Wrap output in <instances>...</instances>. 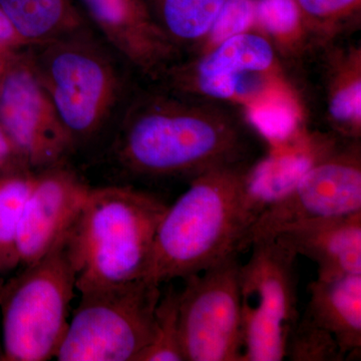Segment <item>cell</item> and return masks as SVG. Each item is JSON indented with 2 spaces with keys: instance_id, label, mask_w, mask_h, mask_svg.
I'll list each match as a JSON object with an SVG mask.
<instances>
[{
  "instance_id": "6da1fadb",
  "label": "cell",
  "mask_w": 361,
  "mask_h": 361,
  "mask_svg": "<svg viewBox=\"0 0 361 361\" xmlns=\"http://www.w3.org/2000/svg\"><path fill=\"white\" fill-rule=\"evenodd\" d=\"M269 147L243 109L159 85L133 97L113 154L133 177L190 182L216 169L252 165Z\"/></svg>"
},
{
  "instance_id": "7a4b0ae2",
  "label": "cell",
  "mask_w": 361,
  "mask_h": 361,
  "mask_svg": "<svg viewBox=\"0 0 361 361\" xmlns=\"http://www.w3.org/2000/svg\"><path fill=\"white\" fill-rule=\"evenodd\" d=\"M252 165L216 169L190 180L159 223L147 279L161 286L243 251L253 223L246 202Z\"/></svg>"
},
{
  "instance_id": "3957f363",
  "label": "cell",
  "mask_w": 361,
  "mask_h": 361,
  "mask_svg": "<svg viewBox=\"0 0 361 361\" xmlns=\"http://www.w3.org/2000/svg\"><path fill=\"white\" fill-rule=\"evenodd\" d=\"M156 82L179 94L239 106L258 127L269 116L292 123L305 118L290 73L274 45L254 30L180 59Z\"/></svg>"
},
{
  "instance_id": "277c9868",
  "label": "cell",
  "mask_w": 361,
  "mask_h": 361,
  "mask_svg": "<svg viewBox=\"0 0 361 361\" xmlns=\"http://www.w3.org/2000/svg\"><path fill=\"white\" fill-rule=\"evenodd\" d=\"M168 204L133 186L90 188L68 246L80 294L146 278Z\"/></svg>"
},
{
  "instance_id": "5b68a950",
  "label": "cell",
  "mask_w": 361,
  "mask_h": 361,
  "mask_svg": "<svg viewBox=\"0 0 361 361\" xmlns=\"http://www.w3.org/2000/svg\"><path fill=\"white\" fill-rule=\"evenodd\" d=\"M68 233L47 255L20 267L16 276L0 285L2 360L56 357L77 291Z\"/></svg>"
},
{
  "instance_id": "8992f818",
  "label": "cell",
  "mask_w": 361,
  "mask_h": 361,
  "mask_svg": "<svg viewBox=\"0 0 361 361\" xmlns=\"http://www.w3.org/2000/svg\"><path fill=\"white\" fill-rule=\"evenodd\" d=\"M28 49L75 147L99 135L123 97V78L110 54L89 30Z\"/></svg>"
},
{
  "instance_id": "52a82bcc",
  "label": "cell",
  "mask_w": 361,
  "mask_h": 361,
  "mask_svg": "<svg viewBox=\"0 0 361 361\" xmlns=\"http://www.w3.org/2000/svg\"><path fill=\"white\" fill-rule=\"evenodd\" d=\"M161 285L142 278L80 294L59 361H137L153 338Z\"/></svg>"
},
{
  "instance_id": "ba28073f",
  "label": "cell",
  "mask_w": 361,
  "mask_h": 361,
  "mask_svg": "<svg viewBox=\"0 0 361 361\" xmlns=\"http://www.w3.org/2000/svg\"><path fill=\"white\" fill-rule=\"evenodd\" d=\"M252 254L240 265L243 361H280L286 358L289 332L298 320L296 254L276 237L252 242Z\"/></svg>"
},
{
  "instance_id": "9c48e42d",
  "label": "cell",
  "mask_w": 361,
  "mask_h": 361,
  "mask_svg": "<svg viewBox=\"0 0 361 361\" xmlns=\"http://www.w3.org/2000/svg\"><path fill=\"white\" fill-rule=\"evenodd\" d=\"M238 254L184 278L179 290L180 342L186 361H241L242 296Z\"/></svg>"
},
{
  "instance_id": "30bf717a",
  "label": "cell",
  "mask_w": 361,
  "mask_h": 361,
  "mask_svg": "<svg viewBox=\"0 0 361 361\" xmlns=\"http://www.w3.org/2000/svg\"><path fill=\"white\" fill-rule=\"evenodd\" d=\"M356 212H361V141L341 139L258 216L247 233L243 250L286 226Z\"/></svg>"
},
{
  "instance_id": "8fae6325",
  "label": "cell",
  "mask_w": 361,
  "mask_h": 361,
  "mask_svg": "<svg viewBox=\"0 0 361 361\" xmlns=\"http://www.w3.org/2000/svg\"><path fill=\"white\" fill-rule=\"evenodd\" d=\"M0 127L28 170L65 165L75 144L40 82L30 49L0 75Z\"/></svg>"
},
{
  "instance_id": "7c38bea8",
  "label": "cell",
  "mask_w": 361,
  "mask_h": 361,
  "mask_svg": "<svg viewBox=\"0 0 361 361\" xmlns=\"http://www.w3.org/2000/svg\"><path fill=\"white\" fill-rule=\"evenodd\" d=\"M304 116L315 111L342 139H361V45L348 37L310 49L290 71Z\"/></svg>"
},
{
  "instance_id": "4fadbf2b",
  "label": "cell",
  "mask_w": 361,
  "mask_h": 361,
  "mask_svg": "<svg viewBox=\"0 0 361 361\" xmlns=\"http://www.w3.org/2000/svg\"><path fill=\"white\" fill-rule=\"evenodd\" d=\"M90 188L66 164L35 173L16 234L18 268L37 262L66 236Z\"/></svg>"
},
{
  "instance_id": "5bb4252c",
  "label": "cell",
  "mask_w": 361,
  "mask_h": 361,
  "mask_svg": "<svg viewBox=\"0 0 361 361\" xmlns=\"http://www.w3.org/2000/svg\"><path fill=\"white\" fill-rule=\"evenodd\" d=\"M114 51L156 82L180 54L156 25L144 0H80Z\"/></svg>"
},
{
  "instance_id": "9a60e30c",
  "label": "cell",
  "mask_w": 361,
  "mask_h": 361,
  "mask_svg": "<svg viewBox=\"0 0 361 361\" xmlns=\"http://www.w3.org/2000/svg\"><path fill=\"white\" fill-rule=\"evenodd\" d=\"M301 125L286 137L270 142L267 153L247 172V208L253 223L342 139L329 132L310 133Z\"/></svg>"
},
{
  "instance_id": "2e32d148",
  "label": "cell",
  "mask_w": 361,
  "mask_h": 361,
  "mask_svg": "<svg viewBox=\"0 0 361 361\" xmlns=\"http://www.w3.org/2000/svg\"><path fill=\"white\" fill-rule=\"evenodd\" d=\"M273 237L314 262L317 279L361 274V212L302 221Z\"/></svg>"
},
{
  "instance_id": "e0dca14e",
  "label": "cell",
  "mask_w": 361,
  "mask_h": 361,
  "mask_svg": "<svg viewBox=\"0 0 361 361\" xmlns=\"http://www.w3.org/2000/svg\"><path fill=\"white\" fill-rule=\"evenodd\" d=\"M303 317L336 338L345 357L360 356L361 274L316 279Z\"/></svg>"
},
{
  "instance_id": "ac0fdd59",
  "label": "cell",
  "mask_w": 361,
  "mask_h": 361,
  "mask_svg": "<svg viewBox=\"0 0 361 361\" xmlns=\"http://www.w3.org/2000/svg\"><path fill=\"white\" fill-rule=\"evenodd\" d=\"M0 8L28 47L89 30L73 0H0Z\"/></svg>"
},
{
  "instance_id": "d6986e66",
  "label": "cell",
  "mask_w": 361,
  "mask_h": 361,
  "mask_svg": "<svg viewBox=\"0 0 361 361\" xmlns=\"http://www.w3.org/2000/svg\"><path fill=\"white\" fill-rule=\"evenodd\" d=\"M156 25L187 56L203 44L228 0H144Z\"/></svg>"
},
{
  "instance_id": "ffe728a7",
  "label": "cell",
  "mask_w": 361,
  "mask_h": 361,
  "mask_svg": "<svg viewBox=\"0 0 361 361\" xmlns=\"http://www.w3.org/2000/svg\"><path fill=\"white\" fill-rule=\"evenodd\" d=\"M253 30L274 45L289 71L317 45L304 25L295 0H256Z\"/></svg>"
},
{
  "instance_id": "44dd1931",
  "label": "cell",
  "mask_w": 361,
  "mask_h": 361,
  "mask_svg": "<svg viewBox=\"0 0 361 361\" xmlns=\"http://www.w3.org/2000/svg\"><path fill=\"white\" fill-rule=\"evenodd\" d=\"M35 180L32 171L0 173V274L18 268L16 234Z\"/></svg>"
},
{
  "instance_id": "7402d4cb",
  "label": "cell",
  "mask_w": 361,
  "mask_h": 361,
  "mask_svg": "<svg viewBox=\"0 0 361 361\" xmlns=\"http://www.w3.org/2000/svg\"><path fill=\"white\" fill-rule=\"evenodd\" d=\"M315 44L349 37L360 27L361 0H295Z\"/></svg>"
},
{
  "instance_id": "603a6c76",
  "label": "cell",
  "mask_w": 361,
  "mask_h": 361,
  "mask_svg": "<svg viewBox=\"0 0 361 361\" xmlns=\"http://www.w3.org/2000/svg\"><path fill=\"white\" fill-rule=\"evenodd\" d=\"M137 361H186L180 342L179 290L169 285L157 304L154 334Z\"/></svg>"
},
{
  "instance_id": "cb8c5ba5",
  "label": "cell",
  "mask_w": 361,
  "mask_h": 361,
  "mask_svg": "<svg viewBox=\"0 0 361 361\" xmlns=\"http://www.w3.org/2000/svg\"><path fill=\"white\" fill-rule=\"evenodd\" d=\"M286 357L292 361H341L345 356L329 332L302 316L289 332Z\"/></svg>"
},
{
  "instance_id": "d4e9b609",
  "label": "cell",
  "mask_w": 361,
  "mask_h": 361,
  "mask_svg": "<svg viewBox=\"0 0 361 361\" xmlns=\"http://www.w3.org/2000/svg\"><path fill=\"white\" fill-rule=\"evenodd\" d=\"M255 7L256 0H228L208 37L192 56L209 51L237 33L253 30Z\"/></svg>"
},
{
  "instance_id": "484cf974",
  "label": "cell",
  "mask_w": 361,
  "mask_h": 361,
  "mask_svg": "<svg viewBox=\"0 0 361 361\" xmlns=\"http://www.w3.org/2000/svg\"><path fill=\"white\" fill-rule=\"evenodd\" d=\"M28 169L21 160L8 135L0 127V173Z\"/></svg>"
},
{
  "instance_id": "4316f807",
  "label": "cell",
  "mask_w": 361,
  "mask_h": 361,
  "mask_svg": "<svg viewBox=\"0 0 361 361\" xmlns=\"http://www.w3.org/2000/svg\"><path fill=\"white\" fill-rule=\"evenodd\" d=\"M0 45L16 49V51L30 47L20 37V33L16 32L13 23L1 8H0Z\"/></svg>"
},
{
  "instance_id": "83f0119b",
  "label": "cell",
  "mask_w": 361,
  "mask_h": 361,
  "mask_svg": "<svg viewBox=\"0 0 361 361\" xmlns=\"http://www.w3.org/2000/svg\"><path fill=\"white\" fill-rule=\"evenodd\" d=\"M20 51H16V49H9V47L0 45V75L4 73L7 66H9V63L13 61L16 54Z\"/></svg>"
},
{
  "instance_id": "f1b7e54d",
  "label": "cell",
  "mask_w": 361,
  "mask_h": 361,
  "mask_svg": "<svg viewBox=\"0 0 361 361\" xmlns=\"http://www.w3.org/2000/svg\"><path fill=\"white\" fill-rule=\"evenodd\" d=\"M0 360H2V348H1V341H0Z\"/></svg>"
}]
</instances>
